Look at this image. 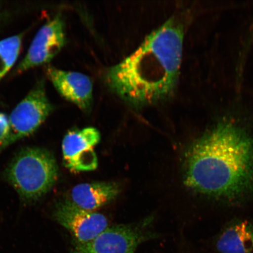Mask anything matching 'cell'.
<instances>
[{
    "label": "cell",
    "mask_w": 253,
    "mask_h": 253,
    "mask_svg": "<svg viewBox=\"0 0 253 253\" xmlns=\"http://www.w3.org/2000/svg\"><path fill=\"white\" fill-rule=\"evenodd\" d=\"M10 126L9 119L4 113H0V145L4 144L7 138Z\"/></svg>",
    "instance_id": "cell-13"
},
{
    "label": "cell",
    "mask_w": 253,
    "mask_h": 253,
    "mask_svg": "<svg viewBox=\"0 0 253 253\" xmlns=\"http://www.w3.org/2000/svg\"><path fill=\"white\" fill-rule=\"evenodd\" d=\"M23 34H17L0 41V81L13 67L20 55Z\"/></svg>",
    "instance_id": "cell-12"
},
{
    "label": "cell",
    "mask_w": 253,
    "mask_h": 253,
    "mask_svg": "<svg viewBox=\"0 0 253 253\" xmlns=\"http://www.w3.org/2000/svg\"><path fill=\"white\" fill-rule=\"evenodd\" d=\"M145 226V224L108 227L90 241L76 244L72 253H134L151 237Z\"/></svg>",
    "instance_id": "cell-6"
},
{
    "label": "cell",
    "mask_w": 253,
    "mask_h": 253,
    "mask_svg": "<svg viewBox=\"0 0 253 253\" xmlns=\"http://www.w3.org/2000/svg\"><path fill=\"white\" fill-rule=\"evenodd\" d=\"M183 34L175 18L152 32L134 52L107 70L110 89L135 108L169 99L178 84Z\"/></svg>",
    "instance_id": "cell-1"
},
{
    "label": "cell",
    "mask_w": 253,
    "mask_h": 253,
    "mask_svg": "<svg viewBox=\"0 0 253 253\" xmlns=\"http://www.w3.org/2000/svg\"><path fill=\"white\" fill-rule=\"evenodd\" d=\"M57 221L70 232L77 244H84L93 240L108 227L104 215L88 211L66 201L57 208Z\"/></svg>",
    "instance_id": "cell-8"
},
{
    "label": "cell",
    "mask_w": 253,
    "mask_h": 253,
    "mask_svg": "<svg viewBox=\"0 0 253 253\" xmlns=\"http://www.w3.org/2000/svg\"><path fill=\"white\" fill-rule=\"evenodd\" d=\"M101 135L94 127L69 131L63 138V163L72 172L91 171L98 166L94 147L99 143Z\"/></svg>",
    "instance_id": "cell-7"
},
{
    "label": "cell",
    "mask_w": 253,
    "mask_h": 253,
    "mask_svg": "<svg viewBox=\"0 0 253 253\" xmlns=\"http://www.w3.org/2000/svg\"><path fill=\"white\" fill-rule=\"evenodd\" d=\"M184 183L215 197L235 198L253 188V139L223 122L193 142L185 154Z\"/></svg>",
    "instance_id": "cell-2"
},
{
    "label": "cell",
    "mask_w": 253,
    "mask_h": 253,
    "mask_svg": "<svg viewBox=\"0 0 253 253\" xmlns=\"http://www.w3.org/2000/svg\"><path fill=\"white\" fill-rule=\"evenodd\" d=\"M120 192L119 186L114 182L81 183L72 189L68 201L82 210L94 211L115 200Z\"/></svg>",
    "instance_id": "cell-10"
},
{
    "label": "cell",
    "mask_w": 253,
    "mask_h": 253,
    "mask_svg": "<svg viewBox=\"0 0 253 253\" xmlns=\"http://www.w3.org/2000/svg\"><path fill=\"white\" fill-rule=\"evenodd\" d=\"M65 43V23L61 14H58L38 31L15 72L21 74L47 64L61 51Z\"/></svg>",
    "instance_id": "cell-5"
},
{
    "label": "cell",
    "mask_w": 253,
    "mask_h": 253,
    "mask_svg": "<svg viewBox=\"0 0 253 253\" xmlns=\"http://www.w3.org/2000/svg\"><path fill=\"white\" fill-rule=\"evenodd\" d=\"M53 106L47 97L43 79L15 106L9 116L10 129L0 151L36 132L51 114Z\"/></svg>",
    "instance_id": "cell-4"
},
{
    "label": "cell",
    "mask_w": 253,
    "mask_h": 253,
    "mask_svg": "<svg viewBox=\"0 0 253 253\" xmlns=\"http://www.w3.org/2000/svg\"><path fill=\"white\" fill-rule=\"evenodd\" d=\"M220 253H252L253 252V225L248 221L230 226L216 242Z\"/></svg>",
    "instance_id": "cell-11"
},
{
    "label": "cell",
    "mask_w": 253,
    "mask_h": 253,
    "mask_svg": "<svg viewBox=\"0 0 253 253\" xmlns=\"http://www.w3.org/2000/svg\"><path fill=\"white\" fill-rule=\"evenodd\" d=\"M47 77L61 96L75 104L84 112H88L93 104V82L82 73L61 70L48 66Z\"/></svg>",
    "instance_id": "cell-9"
},
{
    "label": "cell",
    "mask_w": 253,
    "mask_h": 253,
    "mask_svg": "<svg viewBox=\"0 0 253 253\" xmlns=\"http://www.w3.org/2000/svg\"><path fill=\"white\" fill-rule=\"evenodd\" d=\"M7 176L21 197L34 200L45 195L54 185L58 168L55 158L48 151L27 148L11 161Z\"/></svg>",
    "instance_id": "cell-3"
}]
</instances>
